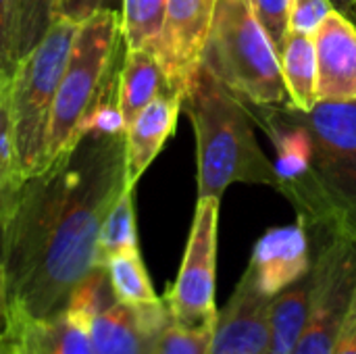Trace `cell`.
I'll return each mask as SVG.
<instances>
[{"instance_id": "obj_1", "label": "cell", "mask_w": 356, "mask_h": 354, "mask_svg": "<svg viewBox=\"0 0 356 354\" xmlns=\"http://www.w3.org/2000/svg\"><path fill=\"white\" fill-rule=\"evenodd\" d=\"M125 188V136H86L23 179L0 217L13 321L65 313L75 288L100 267V227Z\"/></svg>"}, {"instance_id": "obj_2", "label": "cell", "mask_w": 356, "mask_h": 354, "mask_svg": "<svg viewBox=\"0 0 356 354\" xmlns=\"http://www.w3.org/2000/svg\"><path fill=\"white\" fill-rule=\"evenodd\" d=\"M196 136L198 198L217 196L232 184L280 190L275 163L263 152L246 106L204 67L181 98Z\"/></svg>"}, {"instance_id": "obj_3", "label": "cell", "mask_w": 356, "mask_h": 354, "mask_svg": "<svg viewBox=\"0 0 356 354\" xmlns=\"http://www.w3.org/2000/svg\"><path fill=\"white\" fill-rule=\"evenodd\" d=\"M202 67L244 106H292L277 48L250 0H219Z\"/></svg>"}, {"instance_id": "obj_4", "label": "cell", "mask_w": 356, "mask_h": 354, "mask_svg": "<svg viewBox=\"0 0 356 354\" xmlns=\"http://www.w3.org/2000/svg\"><path fill=\"white\" fill-rule=\"evenodd\" d=\"M121 42V15L115 8L98 10L79 23L50 117L44 167L73 146L81 117L117 79Z\"/></svg>"}, {"instance_id": "obj_5", "label": "cell", "mask_w": 356, "mask_h": 354, "mask_svg": "<svg viewBox=\"0 0 356 354\" xmlns=\"http://www.w3.org/2000/svg\"><path fill=\"white\" fill-rule=\"evenodd\" d=\"M302 113L313 142L315 204L305 227H336L356 238V100L317 102Z\"/></svg>"}, {"instance_id": "obj_6", "label": "cell", "mask_w": 356, "mask_h": 354, "mask_svg": "<svg viewBox=\"0 0 356 354\" xmlns=\"http://www.w3.org/2000/svg\"><path fill=\"white\" fill-rule=\"evenodd\" d=\"M77 27V23L67 19L52 21L40 44L19 63L13 77L8 106L23 177L40 171L46 163L50 117Z\"/></svg>"}, {"instance_id": "obj_7", "label": "cell", "mask_w": 356, "mask_h": 354, "mask_svg": "<svg viewBox=\"0 0 356 354\" xmlns=\"http://www.w3.org/2000/svg\"><path fill=\"white\" fill-rule=\"evenodd\" d=\"M313 296L305 332L292 354H332L356 294V238L336 227H307Z\"/></svg>"}, {"instance_id": "obj_8", "label": "cell", "mask_w": 356, "mask_h": 354, "mask_svg": "<svg viewBox=\"0 0 356 354\" xmlns=\"http://www.w3.org/2000/svg\"><path fill=\"white\" fill-rule=\"evenodd\" d=\"M219 207L221 198L217 196L198 198L179 273L163 298L171 319L184 328H202L217 321L215 275Z\"/></svg>"}, {"instance_id": "obj_9", "label": "cell", "mask_w": 356, "mask_h": 354, "mask_svg": "<svg viewBox=\"0 0 356 354\" xmlns=\"http://www.w3.org/2000/svg\"><path fill=\"white\" fill-rule=\"evenodd\" d=\"M219 0H167L154 54L173 94H184L196 79L213 29Z\"/></svg>"}, {"instance_id": "obj_10", "label": "cell", "mask_w": 356, "mask_h": 354, "mask_svg": "<svg viewBox=\"0 0 356 354\" xmlns=\"http://www.w3.org/2000/svg\"><path fill=\"white\" fill-rule=\"evenodd\" d=\"M171 323L163 298L148 305H125L111 296L88 319L96 354H156V342Z\"/></svg>"}, {"instance_id": "obj_11", "label": "cell", "mask_w": 356, "mask_h": 354, "mask_svg": "<svg viewBox=\"0 0 356 354\" xmlns=\"http://www.w3.org/2000/svg\"><path fill=\"white\" fill-rule=\"evenodd\" d=\"M311 238L307 227L294 225L271 227L254 244L244 277L265 296L273 298L288 286L305 277L311 269Z\"/></svg>"}, {"instance_id": "obj_12", "label": "cell", "mask_w": 356, "mask_h": 354, "mask_svg": "<svg viewBox=\"0 0 356 354\" xmlns=\"http://www.w3.org/2000/svg\"><path fill=\"white\" fill-rule=\"evenodd\" d=\"M271 300L242 275L232 298L217 313L211 354H269Z\"/></svg>"}, {"instance_id": "obj_13", "label": "cell", "mask_w": 356, "mask_h": 354, "mask_svg": "<svg viewBox=\"0 0 356 354\" xmlns=\"http://www.w3.org/2000/svg\"><path fill=\"white\" fill-rule=\"evenodd\" d=\"M317 54L319 102L356 100V25L342 10H332L313 33Z\"/></svg>"}, {"instance_id": "obj_14", "label": "cell", "mask_w": 356, "mask_h": 354, "mask_svg": "<svg viewBox=\"0 0 356 354\" xmlns=\"http://www.w3.org/2000/svg\"><path fill=\"white\" fill-rule=\"evenodd\" d=\"M181 113V96L165 92L144 106L125 131V184L136 188L140 177L173 136Z\"/></svg>"}, {"instance_id": "obj_15", "label": "cell", "mask_w": 356, "mask_h": 354, "mask_svg": "<svg viewBox=\"0 0 356 354\" xmlns=\"http://www.w3.org/2000/svg\"><path fill=\"white\" fill-rule=\"evenodd\" d=\"M165 92L171 90L156 54L142 48H125L117 73V100L125 123L129 125L144 106Z\"/></svg>"}, {"instance_id": "obj_16", "label": "cell", "mask_w": 356, "mask_h": 354, "mask_svg": "<svg viewBox=\"0 0 356 354\" xmlns=\"http://www.w3.org/2000/svg\"><path fill=\"white\" fill-rule=\"evenodd\" d=\"M282 75L286 92L294 108L309 113L319 102L317 98V54L315 40L309 33L288 31L280 48Z\"/></svg>"}, {"instance_id": "obj_17", "label": "cell", "mask_w": 356, "mask_h": 354, "mask_svg": "<svg viewBox=\"0 0 356 354\" xmlns=\"http://www.w3.org/2000/svg\"><path fill=\"white\" fill-rule=\"evenodd\" d=\"M313 275L311 269L305 277L288 286L284 292L273 296L269 309L271 346L269 354H292L296 348L311 311Z\"/></svg>"}, {"instance_id": "obj_18", "label": "cell", "mask_w": 356, "mask_h": 354, "mask_svg": "<svg viewBox=\"0 0 356 354\" xmlns=\"http://www.w3.org/2000/svg\"><path fill=\"white\" fill-rule=\"evenodd\" d=\"M15 323L21 328L31 354H96L88 323L69 313L35 323Z\"/></svg>"}, {"instance_id": "obj_19", "label": "cell", "mask_w": 356, "mask_h": 354, "mask_svg": "<svg viewBox=\"0 0 356 354\" xmlns=\"http://www.w3.org/2000/svg\"><path fill=\"white\" fill-rule=\"evenodd\" d=\"M104 269L117 300L125 305H148L159 300L144 267L140 248L113 255L104 261Z\"/></svg>"}, {"instance_id": "obj_20", "label": "cell", "mask_w": 356, "mask_h": 354, "mask_svg": "<svg viewBox=\"0 0 356 354\" xmlns=\"http://www.w3.org/2000/svg\"><path fill=\"white\" fill-rule=\"evenodd\" d=\"M167 0H121V35L125 48H142L154 52Z\"/></svg>"}, {"instance_id": "obj_21", "label": "cell", "mask_w": 356, "mask_h": 354, "mask_svg": "<svg viewBox=\"0 0 356 354\" xmlns=\"http://www.w3.org/2000/svg\"><path fill=\"white\" fill-rule=\"evenodd\" d=\"M134 190L125 188L117 202L106 213L100 236H98V257L100 265H104L106 259L113 255L134 250L138 248V225H136V202H134Z\"/></svg>"}, {"instance_id": "obj_22", "label": "cell", "mask_w": 356, "mask_h": 354, "mask_svg": "<svg viewBox=\"0 0 356 354\" xmlns=\"http://www.w3.org/2000/svg\"><path fill=\"white\" fill-rule=\"evenodd\" d=\"M8 94L10 90L0 92V217L8 211L19 186L25 179L19 167V156L15 146Z\"/></svg>"}, {"instance_id": "obj_23", "label": "cell", "mask_w": 356, "mask_h": 354, "mask_svg": "<svg viewBox=\"0 0 356 354\" xmlns=\"http://www.w3.org/2000/svg\"><path fill=\"white\" fill-rule=\"evenodd\" d=\"M56 0H17V58L19 63L40 44L52 25Z\"/></svg>"}, {"instance_id": "obj_24", "label": "cell", "mask_w": 356, "mask_h": 354, "mask_svg": "<svg viewBox=\"0 0 356 354\" xmlns=\"http://www.w3.org/2000/svg\"><path fill=\"white\" fill-rule=\"evenodd\" d=\"M127 123L117 100V79L96 100V104L81 117L75 129V142L86 136H125ZM73 142V144H75Z\"/></svg>"}, {"instance_id": "obj_25", "label": "cell", "mask_w": 356, "mask_h": 354, "mask_svg": "<svg viewBox=\"0 0 356 354\" xmlns=\"http://www.w3.org/2000/svg\"><path fill=\"white\" fill-rule=\"evenodd\" d=\"M215 323L202 328H184L173 319L156 342V354H211Z\"/></svg>"}, {"instance_id": "obj_26", "label": "cell", "mask_w": 356, "mask_h": 354, "mask_svg": "<svg viewBox=\"0 0 356 354\" xmlns=\"http://www.w3.org/2000/svg\"><path fill=\"white\" fill-rule=\"evenodd\" d=\"M17 0H0V92L10 90L19 67L17 58Z\"/></svg>"}, {"instance_id": "obj_27", "label": "cell", "mask_w": 356, "mask_h": 354, "mask_svg": "<svg viewBox=\"0 0 356 354\" xmlns=\"http://www.w3.org/2000/svg\"><path fill=\"white\" fill-rule=\"evenodd\" d=\"M254 15L259 17L261 25L265 27L267 35L271 38L273 46L282 48L288 31H290V6L292 0H250Z\"/></svg>"}, {"instance_id": "obj_28", "label": "cell", "mask_w": 356, "mask_h": 354, "mask_svg": "<svg viewBox=\"0 0 356 354\" xmlns=\"http://www.w3.org/2000/svg\"><path fill=\"white\" fill-rule=\"evenodd\" d=\"M332 10H336L332 0H292L290 29L313 35Z\"/></svg>"}, {"instance_id": "obj_29", "label": "cell", "mask_w": 356, "mask_h": 354, "mask_svg": "<svg viewBox=\"0 0 356 354\" xmlns=\"http://www.w3.org/2000/svg\"><path fill=\"white\" fill-rule=\"evenodd\" d=\"M121 4V0H56L52 19H67L73 23H83L94 13L104 8H115V4ZM117 10V8H115Z\"/></svg>"}, {"instance_id": "obj_30", "label": "cell", "mask_w": 356, "mask_h": 354, "mask_svg": "<svg viewBox=\"0 0 356 354\" xmlns=\"http://www.w3.org/2000/svg\"><path fill=\"white\" fill-rule=\"evenodd\" d=\"M332 354H356V294L346 323L342 328V334L338 338V344Z\"/></svg>"}, {"instance_id": "obj_31", "label": "cell", "mask_w": 356, "mask_h": 354, "mask_svg": "<svg viewBox=\"0 0 356 354\" xmlns=\"http://www.w3.org/2000/svg\"><path fill=\"white\" fill-rule=\"evenodd\" d=\"M0 354H31L21 328L15 323L8 334L0 338Z\"/></svg>"}, {"instance_id": "obj_32", "label": "cell", "mask_w": 356, "mask_h": 354, "mask_svg": "<svg viewBox=\"0 0 356 354\" xmlns=\"http://www.w3.org/2000/svg\"><path fill=\"white\" fill-rule=\"evenodd\" d=\"M13 325H15V321H13V311H10V303H8L6 277H4V269L0 265V338L4 334H8Z\"/></svg>"}, {"instance_id": "obj_33", "label": "cell", "mask_w": 356, "mask_h": 354, "mask_svg": "<svg viewBox=\"0 0 356 354\" xmlns=\"http://www.w3.org/2000/svg\"><path fill=\"white\" fill-rule=\"evenodd\" d=\"M334 2V6L338 8V10H342V13H346L350 6H355L356 0H332Z\"/></svg>"}, {"instance_id": "obj_34", "label": "cell", "mask_w": 356, "mask_h": 354, "mask_svg": "<svg viewBox=\"0 0 356 354\" xmlns=\"http://www.w3.org/2000/svg\"><path fill=\"white\" fill-rule=\"evenodd\" d=\"M344 15H348V17L353 19V23L356 25V4H355V6H350V8H348V10H346Z\"/></svg>"}]
</instances>
